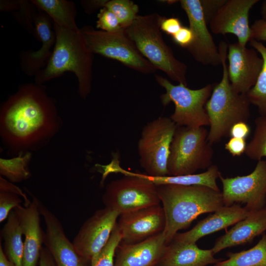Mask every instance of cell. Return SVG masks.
Returning <instances> with one entry per match:
<instances>
[{"label":"cell","instance_id":"1","mask_svg":"<svg viewBox=\"0 0 266 266\" xmlns=\"http://www.w3.org/2000/svg\"><path fill=\"white\" fill-rule=\"evenodd\" d=\"M61 120L55 101L45 87L26 83L20 85L0 108V137L13 154L36 150L57 133Z\"/></svg>","mask_w":266,"mask_h":266},{"label":"cell","instance_id":"2","mask_svg":"<svg viewBox=\"0 0 266 266\" xmlns=\"http://www.w3.org/2000/svg\"><path fill=\"white\" fill-rule=\"evenodd\" d=\"M166 216L163 231L168 244L179 230L188 227L200 215L224 206L221 191L201 185H156Z\"/></svg>","mask_w":266,"mask_h":266},{"label":"cell","instance_id":"3","mask_svg":"<svg viewBox=\"0 0 266 266\" xmlns=\"http://www.w3.org/2000/svg\"><path fill=\"white\" fill-rule=\"evenodd\" d=\"M53 25L56 40L53 51L45 66L34 76L35 83L43 84L70 71L77 79L80 96L86 99L91 90L94 54L80 29L72 30Z\"/></svg>","mask_w":266,"mask_h":266},{"label":"cell","instance_id":"4","mask_svg":"<svg viewBox=\"0 0 266 266\" xmlns=\"http://www.w3.org/2000/svg\"><path fill=\"white\" fill-rule=\"evenodd\" d=\"M228 45L221 41L218 46L222 66V77L216 83L205 108L209 120L207 141L212 144L229 136L232 126L239 122H247L250 116V102L247 94L234 90L230 83L226 63Z\"/></svg>","mask_w":266,"mask_h":266},{"label":"cell","instance_id":"5","mask_svg":"<svg viewBox=\"0 0 266 266\" xmlns=\"http://www.w3.org/2000/svg\"><path fill=\"white\" fill-rule=\"evenodd\" d=\"M162 18L157 13L138 15L124 31L140 53L157 69L165 72L171 80L187 86V66L175 58L163 39Z\"/></svg>","mask_w":266,"mask_h":266},{"label":"cell","instance_id":"6","mask_svg":"<svg viewBox=\"0 0 266 266\" xmlns=\"http://www.w3.org/2000/svg\"><path fill=\"white\" fill-rule=\"evenodd\" d=\"M103 178L111 173L125 176L111 181L106 187L102 196L105 207L122 214L160 204L157 185L141 177L132 175L122 168L118 158L113 155L110 163L100 165Z\"/></svg>","mask_w":266,"mask_h":266},{"label":"cell","instance_id":"7","mask_svg":"<svg viewBox=\"0 0 266 266\" xmlns=\"http://www.w3.org/2000/svg\"><path fill=\"white\" fill-rule=\"evenodd\" d=\"M204 127L177 126L170 147L168 176L195 174L212 165L213 149Z\"/></svg>","mask_w":266,"mask_h":266},{"label":"cell","instance_id":"8","mask_svg":"<svg viewBox=\"0 0 266 266\" xmlns=\"http://www.w3.org/2000/svg\"><path fill=\"white\" fill-rule=\"evenodd\" d=\"M158 83L165 89L161 96L162 104L174 103L175 109L170 118L178 126L197 128L209 126L205 108L215 84H208L198 89H192L184 85H174L161 75H155Z\"/></svg>","mask_w":266,"mask_h":266},{"label":"cell","instance_id":"9","mask_svg":"<svg viewBox=\"0 0 266 266\" xmlns=\"http://www.w3.org/2000/svg\"><path fill=\"white\" fill-rule=\"evenodd\" d=\"M80 29L93 54L116 60L145 74L153 73L157 70L140 53L124 29L113 33L96 30L91 26H84Z\"/></svg>","mask_w":266,"mask_h":266},{"label":"cell","instance_id":"10","mask_svg":"<svg viewBox=\"0 0 266 266\" xmlns=\"http://www.w3.org/2000/svg\"><path fill=\"white\" fill-rule=\"evenodd\" d=\"M177 125L167 117H159L143 128L137 144L141 166L152 176L168 175L170 145Z\"/></svg>","mask_w":266,"mask_h":266},{"label":"cell","instance_id":"11","mask_svg":"<svg viewBox=\"0 0 266 266\" xmlns=\"http://www.w3.org/2000/svg\"><path fill=\"white\" fill-rule=\"evenodd\" d=\"M224 206L244 203L251 212L266 205V161L260 160L252 172L225 178L220 175Z\"/></svg>","mask_w":266,"mask_h":266},{"label":"cell","instance_id":"12","mask_svg":"<svg viewBox=\"0 0 266 266\" xmlns=\"http://www.w3.org/2000/svg\"><path fill=\"white\" fill-rule=\"evenodd\" d=\"M120 215L104 207L86 220L72 242L78 253L91 262L107 243Z\"/></svg>","mask_w":266,"mask_h":266},{"label":"cell","instance_id":"13","mask_svg":"<svg viewBox=\"0 0 266 266\" xmlns=\"http://www.w3.org/2000/svg\"><path fill=\"white\" fill-rule=\"evenodd\" d=\"M179 1L187 15L189 28L194 36V41L187 50L197 62L203 65H221L218 47L207 28L200 0Z\"/></svg>","mask_w":266,"mask_h":266},{"label":"cell","instance_id":"14","mask_svg":"<svg viewBox=\"0 0 266 266\" xmlns=\"http://www.w3.org/2000/svg\"><path fill=\"white\" fill-rule=\"evenodd\" d=\"M116 226L122 237L121 242L138 243L164 231L165 211L159 204L122 214Z\"/></svg>","mask_w":266,"mask_h":266},{"label":"cell","instance_id":"15","mask_svg":"<svg viewBox=\"0 0 266 266\" xmlns=\"http://www.w3.org/2000/svg\"><path fill=\"white\" fill-rule=\"evenodd\" d=\"M259 1V0H227L209 23L211 31L215 34H234L237 38V42L246 46L251 39L249 12Z\"/></svg>","mask_w":266,"mask_h":266},{"label":"cell","instance_id":"16","mask_svg":"<svg viewBox=\"0 0 266 266\" xmlns=\"http://www.w3.org/2000/svg\"><path fill=\"white\" fill-rule=\"evenodd\" d=\"M227 58L231 85L237 92L247 94L257 81L263 64L262 57L254 48L236 42L228 45Z\"/></svg>","mask_w":266,"mask_h":266},{"label":"cell","instance_id":"17","mask_svg":"<svg viewBox=\"0 0 266 266\" xmlns=\"http://www.w3.org/2000/svg\"><path fill=\"white\" fill-rule=\"evenodd\" d=\"M39 210L46 225L44 244L57 266H91L67 238L58 217L39 201Z\"/></svg>","mask_w":266,"mask_h":266},{"label":"cell","instance_id":"18","mask_svg":"<svg viewBox=\"0 0 266 266\" xmlns=\"http://www.w3.org/2000/svg\"><path fill=\"white\" fill-rule=\"evenodd\" d=\"M39 203V200L33 196L28 205H20L14 209L25 237L23 266H37L44 244L45 232L40 225Z\"/></svg>","mask_w":266,"mask_h":266},{"label":"cell","instance_id":"19","mask_svg":"<svg viewBox=\"0 0 266 266\" xmlns=\"http://www.w3.org/2000/svg\"><path fill=\"white\" fill-rule=\"evenodd\" d=\"M33 20L37 38L41 46L36 51L28 50L20 54V66L23 72L35 76L46 65L52 53L56 40L53 22L44 12L38 9L33 13Z\"/></svg>","mask_w":266,"mask_h":266},{"label":"cell","instance_id":"20","mask_svg":"<svg viewBox=\"0 0 266 266\" xmlns=\"http://www.w3.org/2000/svg\"><path fill=\"white\" fill-rule=\"evenodd\" d=\"M166 245L163 232L134 244L121 242L114 266H156Z\"/></svg>","mask_w":266,"mask_h":266},{"label":"cell","instance_id":"21","mask_svg":"<svg viewBox=\"0 0 266 266\" xmlns=\"http://www.w3.org/2000/svg\"><path fill=\"white\" fill-rule=\"evenodd\" d=\"M251 212L238 204L224 206L200 221L193 229L183 233H177L172 241L193 243L207 234L236 224Z\"/></svg>","mask_w":266,"mask_h":266},{"label":"cell","instance_id":"22","mask_svg":"<svg viewBox=\"0 0 266 266\" xmlns=\"http://www.w3.org/2000/svg\"><path fill=\"white\" fill-rule=\"evenodd\" d=\"M266 231V205L251 212L216 240L211 249L214 254L226 248L251 241Z\"/></svg>","mask_w":266,"mask_h":266},{"label":"cell","instance_id":"23","mask_svg":"<svg viewBox=\"0 0 266 266\" xmlns=\"http://www.w3.org/2000/svg\"><path fill=\"white\" fill-rule=\"evenodd\" d=\"M222 260L214 257L211 249H200L196 243L171 241L167 244L158 263L160 266H206Z\"/></svg>","mask_w":266,"mask_h":266},{"label":"cell","instance_id":"24","mask_svg":"<svg viewBox=\"0 0 266 266\" xmlns=\"http://www.w3.org/2000/svg\"><path fill=\"white\" fill-rule=\"evenodd\" d=\"M127 171L132 175L146 179L156 185H201L220 191L216 180L221 173L217 166L215 165H212L206 171L200 173L179 176H152L147 174Z\"/></svg>","mask_w":266,"mask_h":266},{"label":"cell","instance_id":"25","mask_svg":"<svg viewBox=\"0 0 266 266\" xmlns=\"http://www.w3.org/2000/svg\"><path fill=\"white\" fill-rule=\"evenodd\" d=\"M4 241V253L8 259L15 266H23L24 241L21 227L15 211L8 215L6 222L1 231Z\"/></svg>","mask_w":266,"mask_h":266},{"label":"cell","instance_id":"26","mask_svg":"<svg viewBox=\"0 0 266 266\" xmlns=\"http://www.w3.org/2000/svg\"><path fill=\"white\" fill-rule=\"evenodd\" d=\"M38 9L46 13L53 23L72 30L79 29L75 22L77 11L73 1L66 0H32Z\"/></svg>","mask_w":266,"mask_h":266},{"label":"cell","instance_id":"27","mask_svg":"<svg viewBox=\"0 0 266 266\" xmlns=\"http://www.w3.org/2000/svg\"><path fill=\"white\" fill-rule=\"evenodd\" d=\"M228 259L213 266H266V233L254 247L239 252H229Z\"/></svg>","mask_w":266,"mask_h":266},{"label":"cell","instance_id":"28","mask_svg":"<svg viewBox=\"0 0 266 266\" xmlns=\"http://www.w3.org/2000/svg\"><path fill=\"white\" fill-rule=\"evenodd\" d=\"M249 44L260 54L263 64L257 81L247 96L250 103L258 108L260 115L266 116V46L255 40H251Z\"/></svg>","mask_w":266,"mask_h":266},{"label":"cell","instance_id":"29","mask_svg":"<svg viewBox=\"0 0 266 266\" xmlns=\"http://www.w3.org/2000/svg\"><path fill=\"white\" fill-rule=\"evenodd\" d=\"M32 158L29 151L20 152L16 157L0 159V175L11 182H19L30 177L29 164Z\"/></svg>","mask_w":266,"mask_h":266},{"label":"cell","instance_id":"30","mask_svg":"<svg viewBox=\"0 0 266 266\" xmlns=\"http://www.w3.org/2000/svg\"><path fill=\"white\" fill-rule=\"evenodd\" d=\"M255 125L253 137L247 144L245 154L250 159L259 161L266 157V116L257 117Z\"/></svg>","mask_w":266,"mask_h":266},{"label":"cell","instance_id":"31","mask_svg":"<svg viewBox=\"0 0 266 266\" xmlns=\"http://www.w3.org/2000/svg\"><path fill=\"white\" fill-rule=\"evenodd\" d=\"M104 7L114 14L124 30L129 27L138 15V5L130 0H107Z\"/></svg>","mask_w":266,"mask_h":266},{"label":"cell","instance_id":"32","mask_svg":"<svg viewBox=\"0 0 266 266\" xmlns=\"http://www.w3.org/2000/svg\"><path fill=\"white\" fill-rule=\"evenodd\" d=\"M121 241V234L116 225L106 244L91 261V266H114V258Z\"/></svg>","mask_w":266,"mask_h":266},{"label":"cell","instance_id":"33","mask_svg":"<svg viewBox=\"0 0 266 266\" xmlns=\"http://www.w3.org/2000/svg\"><path fill=\"white\" fill-rule=\"evenodd\" d=\"M96 28L99 30L109 33L123 29L114 14L105 7L100 9L98 15Z\"/></svg>","mask_w":266,"mask_h":266},{"label":"cell","instance_id":"34","mask_svg":"<svg viewBox=\"0 0 266 266\" xmlns=\"http://www.w3.org/2000/svg\"><path fill=\"white\" fill-rule=\"evenodd\" d=\"M30 3V1L21 0L20 7L15 10L18 11H14V16L26 30L37 38L35 28L33 25V4L31 5Z\"/></svg>","mask_w":266,"mask_h":266},{"label":"cell","instance_id":"35","mask_svg":"<svg viewBox=\"0 0 266 266\" xmlns=\"http://www.w3.org/2000/svg\"><path fill=\"white\" fill-rule=\"evenodd\" d=\"M22 201L20 197L17 195L0 192V222L7 219L10 213L20 205Z\"/></svg>","mask_w":266,"mask_h":266},{"label":"cell","instance_id":"36","mask_svg":"<svg viewBox=\"0 0 266 266\" xmlns=\"http://www.w3.org/2000/svg\"><path fill=\"white\" fill-rule=\"evenodd\" d=\"M227 0H200L205 21L209 24L220 8Z\"/></svg>","mask_w":266,"mask_h":266},{"label":"cell","instance_id":"37","mask_svg":"<svg viewBox=\"0 0 266 266\" xmlns=\"http://www.w3.org/2000/svg\"><path fill=\"white\" fill-rule=\"evenodd\" d=\"M171 37L176 44L186 49L191 45L194 40V33L189 27L183 26Z\"/></svg>","mask_w":266,"mask_h":266},{"label":"cell","instance_id":"38","mask_svg":"<svg viewBox=\"0 0 266 266\" xmlns=\"http://www.w3.org/2000/svg\"><path fill=\"white\" fill-rule=\"evenodd\" d=\"M247 146L245 139L231 137L225 145V149L233 157H239L245 153Z\"/></svg>","mask_w":266,"mask_h":266},{"label":"cell","instance_id":"39","mask_svg":"<svg viewBox=\"0 0 266 266\" xmlns=\"http://www.w3.org/2000/svg\"><path fill=\"white\" fill-rule=\"evenodd\" d=\"M183 26L179 18L162 17L160 23L161 31L171 36L177 33Z\"/></svg>","mask_w":266,"mask_h":266},{"label":"cell","instance_id":"40","mask_svg":"<svg viewBox=\"0 0 266 266\" xmlns=\"http://www.w3.org/2000/svg\"><path fill=\"white\" fill-rule=\"evenodd\" d=\"M0 192H7L14 194L22 197L24 201V206L28 205L30 200L26 194L18 186L6 180L3 177H0Z\"/></svg>","mask_w":266,"mask_h":266},{"label":"cell","instance_id":"41","mask_svg":"<svg viewBox=\"0 0 266 266\" xmlns=\"http://www.w3.org/2000/svg\"><path fill=\"white\" fill-rule=\"evenodd\" d=\"M251 39L258 41H266V20H256L251 26Z\"/></svg>","mask_w":266,"mask_h":266},{"label":"cell","instance_id":"42","mask_svg":"<svg viewBox=\"0 0 266 266\" xmlns=\"http://www.w3.org/2000/svg\"><path fill=\"white\" fill-rule=\"evenodd\" d=\"M250 132V127L247 122H239L232 126L230 131L229 136L231 137H236L246 139L249 135Z\"/></svg>","mask_w":266,"mask_h":266},{"label":"cell","instance_id":"43","mask_svg":"<svg viewBox=\"0 0 266 266\" xmlns=\"http://www.w3.org/2000/svg\"><path fill=\"white\" fill-rule=\"evenodd\" d=\"M39 264V266H57L50 252L45 246L41 249Z\"/></svg>","mask_w":266,"mask_h":266},{"label":"cell","instance_id":"44","mask_svg":"<svg viewBox=\"0 0 266 266\" xmlns=\"http://www.w3.org/2000/svg\"><path fill=\"white\" fill-rule=\"evenodd\" d=\"M107 0H81L80 3L85 11L90 12L99 7H104Z\"/></svg>","mask_w":266,"mask_h":266},{"label":"cell","instance_id":"45","mask_svg":"<svg viewBox=\"0 0 266 266\" xmlns=\"http://www.w3.org/2000/svg\"><path fill=\"white\" fill-rule=\"evenodd\" d=\"M0 266H15L5 256L1 242L0 244Z\"/></svg>","mask_w":266,"mask_h":266},{"label":"cell","instance_id":"46","mask_svg":"<svg viewBox=\"0 0 266 266\" xmlns=\"http://www.w3.org/2000/svg\"><path fill=\"white\" fill-rule=\"evenodd\" d=\"M261 14L262 19L266 20V0H264L262 4Z\"/></svg>","mask_w":266,"mask_h":266},{"label":"cell","instance_id":"47","mask_svg":"<svg viewBox=\"0 0 266 266\" xmlns=\"http://www.w3.org/2000/svg\"><path fill=\"white\" fill-rule=\"evenodd\" d=\"M156 266H159L158 265H156Z\"/></svg>","mask_w":266,"mask_h":266}]
</instances>
